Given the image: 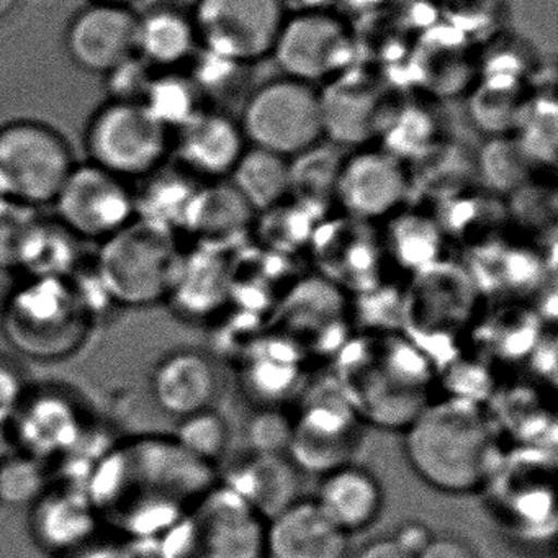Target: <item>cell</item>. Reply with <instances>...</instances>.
<instances>
[{"label":"cell","mask_w":558,"mask_h":558,"mask_svg":"<svg viewBox=\"0 0 558 558\" xmlns=\"http://www.w3.org/2000/svg\"><path fill=\"white\" fill-rule=\"evenodd\" d=\"M407 456L414 472L439 492L482 486L493 456V424L466 398L427 404L407 427Z\"/></svg>","instance_id":"obj_1"},{"label":"cell","mask_w":558,"mask_h":558,"mask_svg":"<svg viewBox=\"0 0 558 558\" xmlns=\"http://www.w3.org/2000/svg\"><path fill=\"white\" fill-rule=\"evenodd\" d=\"M339 390L359 416L410 426L427 407L429 371L426 357L393 336L359 339L348 349Z\"/></svg>","instance_id":"obj_2"},{"label":"cell","mask_w":558,"mask_h":558,"mask_svg":"<svg viewBox=\"0 0 558 558\" xmlns=\"http://www.w3.org/2000/svg\"><path fill=\"white\" fill-rule=\"evenodd\" d=\"M97 319L73 276L25 277L0 310L5 339L19 354L35 361H61L76 354Z\"/></svg>","instance_id":"obj_3"},{"label":"cell","mask_w":558,"mask_h":558,"mask_svg":"<svg viewBox=\"0 0 558 558\" xmlns=\"http://www.w3.org/2000/svg\"><path fill=\"white\" fill-rule=\"evenodd\" d=\"M182 263L175 233L135 218L100 243L94 272L113 306L149 308L168 302Z\"/></svg>","instance_id":"obj_4"},{"label":"cell","mask_w":558,"mask_h":558,"mask_svg":"<svg viewBox=\"0 0 558 558\" xmlns=\"http://www.w3.org/2000/svg\"><path fill=\"white\" fill-rule=\"evenodd\" d=\"M266 529L236 492L215 485L166 532L158 558H267Z\"/></svg>","instance_id":"obj_5"},{"label":"cell","mask_w":558,"mask_h":558,"mask_svg":"<svg viewBox=\"0 0 558 558\" xmlns=\"http://www.w3.org/2000/svg\"><path fill=\"white\" fill-rule=\"evenodd\" d=\"M68 140L37 120L0 126V197L41 210L53 207L76 166Z\"/></svg>","instance_id":"obj_6"},{"label":"cell","mask_w":558,"mask_h":558,"mask_svg":"<svg viewBox=\"0 0 558 558\" xmlns=\"http://www.w3.org/2000/svg\"><path fill=\"white\" fill-rule=\"evenodd\" d=\"M247 143L292 159L325 138L319 90L282 76L253 90L240 120Z\"/></svg>","instance_id":"obj_7"},{"label":"cell","mask_w":558,"mask_h":558,"mask_svg":"<svg viewBox=\"0 0 558 558\" xmlns=\"http://www.w3.org/2000/svg\"><path fill=\"white\" fill-rule=\"evenodd\" d=\"M89 162L123 181H143L165 166L172 135L142 104L109 102L97 109L84 135Z\"/></svg>","instance_id":"obj_8"},{"label":"cell","mask_w":558,"mask_h":558,"mask_svg":"<svg viewBox=\"0 0 558 558\" xmlns=\"http://www.w3.org/2000/svg\"><path fill=\"white\" fill-rule=\"evenodd\" d=\"M201 50L251 66L270 57L286 24V0H195L191 8Z\"/></svg>","instance_id":"obj_9"},{"label":"cell","mask_w":558,"mask_h":558,"mask_svg":"<svg viewBox=\"0 0 558 558\" xmlns=\"http://www.w3.org/2000/svg\"><path fill=\"white\" fill-rule=\"evenodd\" d=\"M53 207L54 218L77 240L96 243L109 240L136 218L130 182L93 162L74 166Z\"/></svg>","instance_id":"obj_10"},{"label":"cell","mask_w":558,"mask_h":558,"mask_svg":"<svg viewBox=\"0 0 558 558\" xmlns=\"http://www.w3.org/2000/svg\"><path fill=\"white\" fill-rule=\"evenodd\" d=\"M272 57L283 76L315 86L348 73L354 57V38L338 15L308 9L287 17Z\"/></svg>","instance_id":"obj_11"},{"label":"cell","mask_w":558,"mask_h":558,"mask_svg":"<svg viewBox=\"0 0 558 558\" xmlns=\"http://www.w3.org/2000/svg\"><path fill=\"white\" fill-rule=\"evenodd\" d=\"M357 416L341 390L313 393L302 416L293 421L289 449L295 462L318 473L351 463L361 442Z\"/></svg>","instance_id":"obj_12"},{"label":"cell","mask_w":558,"mask_h":558,"mask_svg":"<svg viewBox=\"0 0 558 558\" xmlns=\"http://www.w3.org/2000/svg\"><path fill=\"white\" fill-rule=\"evenodd\" d=\"M136 28L138 14L130 5L93 2L68 25L64 48L80 70L104 76L135 57Z\"/></svg>","instance_id":"obj_13"},{"label":"cell","mask_w":558,"mask_h":558,"mask_svg":"<svg viewBox=\"0 0 558 558\" xmlns=\"http://www.w3.org/2000/svg\"><path fill=\"white\" fill-rule=\"evenodd\" d=\"M250 148L240 120L204 109L172 133V151L182 171L205 182L227 181Z\"/></svg>","instance_id":"obj_14"},{"label":"cell","mask_w":558,"mask_h":558,"mask_svg":"<svg viewBox=\"0 0 558 558\" xmlns=\"http://www.w3.org/2000/svg\"><path fill=\"white\" fill-rule=\"evenodd\" d=\"M28 527L45 554L66 557L99 538L100 512L84 489L50 486L32 505Z\"/></svg>","instance_id":"obj_15"},{"label":"cell","mask_w":558,"mask_h":558,"mask_svg":"<svg viewBox=\"0 0 558 558\" xmlns=\"http://www.w3.org/2000/svg\"><path fill=\"white\" fill-rule=\"evenodd\" d=\"M408 178L400 161L384 151H361L344 159L336 182V197L349 214L375 220L400 207Z\"/></svg>","instance_id":"obj_16"},{"label":"cell","mask_w":558,"mask_h":558,"mask_svg":"<svg viewBox=\"0 0 558 558\" xmlns=\"http://www.w3.org/2000/svg\"><path fill=\"white\" fill-rule=\"evenodd\" d=\"M155 403L175 420L210 410L218 395L214 361L195 349H179L155 365L149 378Z\"/></svg>","instance_id":"obj_17"},{"label":"cell","mask_w":558,"mask_h":558,"mask_svg":"<svg viewBox=\"0 0 558 558\" xmlns=\"http://www.w3.org/2000/svg\"><path fill=\"white\" fill-rule=\"evenodd\" d=\"M348 538L315 499L299 498L267 521V558H344Z\"/></svg>","instance_id":"obj_18"},{"label":"cell","mask_w":558,"mask_h":558,"mask_svg":"<svg viewBox=\"0 0 558 558\" xmlns=\"http://www.w3.org/2000/svg\"><path fill=\"white\" fill-rule=\"evenodd\" d=\"M80 410L70 397L38 391L25 398L14 414L15 440L25 453L47 459L76 442L81 434Z\"/></svg>","instance_id":"obj_19"},{"label":"cell","mask_w":558,"mask_h":558,"mask_svg":"<svg viewBox=\"0 0 558 558\" xmlns=\"http://www.w3.org/2000/svg\"><path fill=\"white\" fill-rule=\"evenodd\" d=\"M313 499L329 521L348 535L367 529L384 506L378 480L367 469L352 462L323 473Z\"/></svg>","instance_id":"obj_20"},{"label":"cell","mask_w":558,"mask_h":558,"mask_svg":"<svg viewBox=\"0 0 558 558\" xmlns=\"http://www.w3.org/2000/svg\"><path fill=\"white\" fill-rule=\"evenodd\" d=\"M319 104L325 136L338 145H361L377 132L380 97L368 81L341 74L319 90Z\"/></svg>","instance_id":"obj_21"},{"label":"cell","mask_w":558,"mask_h":558,"mask_svg":"<svg viewBox=\"0 0 558 558\" xmlns=\"http://www.w3.org/2000/svg\"><path fill=\"white\" fill-rule=\"evenodd\" d=\"M225 485L236 492L266 521L299 499V472L280 453L254 452L238 460Z\"/></svg>","instance_id":"obj_22"},{"label":"cell","mask_w":558,"mask_h":558,"mask_svg":"<svg viewBox=\"0 0 558 558\" xmlns=\"http://www.w3.org/2000/svg\"><path fill=\"white\" fill-rule=\"evenodd\" d=\"M198 37L191 9L158 5L138 15L136 54L155 71H179L197 54Z\"/></svg>","instance_id":"obj_23"},{"label":"cell","mask_w":558,"mask_h":558,"mask_svg":"<svg viewBox=\"0 0 558 558\" xmlns=\"http://www.w3.org/2000/svg\"><path fill=\"white\" fill-rule=\"evenodd\" d=\"M253 211L228 179L208 182L195 191L184 228L205 241L227 240L246 227Z\"/></svg>","instance_id":"obj_24"},{"label":"cell","mask_w":558,"mask_h":558,"mask_svg":"<svg viewBox=\"0 0 558 558\" xmlns=\"http://www.w3.org/2000/svg\"><path fill=\"white\" fill-rule=\"evenodd\" d=\"M228 179L254 211H267L290 195V159L251 146Z\"/></svg>","instance_id":"obj_25"},{"label":"cell","mask_w":558,"mask_h":558,"mask_svg":"<svg viewBox=\"0 0 558 558\" xmlns=\"http://www.w3.org/2000/svg\"><path fill=\"white\" fill-rule=\"evenodd\" d=\"M192 175L182 171H169L162 166L135 192L136 218L155 227L175 233L184 228L189 205L198 185L192 184Z\"/></svg>","instance_id":"obj_26"},{"label":"cell","mask_w":558,"mask_h":558,"mask_svg":"<svg viewBox=\"0 0 558 558\" xmlns=\"http://www.w3.org/2000/svg\"><path fill=\"white\" fill-rule=\"evenodd\" d=\"M81 240L57 218L40 215L22 254L19 272L25 277H70L80 266Z\"/></svg>","instance_id":"obj_27"},{"label":"cell","mask_w":558,"mask_h":558,"mask_svg":"<svg viewBox=\"0 0 558 558\" xmlns=\"http://www.w3.org/2000/svg\"><path fill=\"white\" fill-rule=\"evenodd\" d=\"M204 99L187 73L156 71L142 106L172 135L205 109Z\"/></svg>","instance_id":"obj_28"},{"label":"cell","mask_w":558,"mask_h":558,"mask_svg":"<svg viewBox=\"0 0 558 558\" xmlns=\"http://www.w3.org/2000/svg\"><path fill=\"white\" fill-rule=\"evenodd\" d=\"M532 161L518 140H492L480 156V172L489 187L499 192L519 191L529 182Z\"/></svg>","instance_id":"obj_29"},{"label":"cell","mask_w":558,"mask_h":558,"mask_svg":"<svg viewBox=\"0 0 558 558\" xmlns=\"http://www.w3.org/2000/svg\"><path fill=\"white\" fill-rule=\"evenodd\" d=\"M44 460L31 453H11L0 460V505H34L47 489Z\"/></svg>","instance_id":"obj_30"},{"label":"cell","mask_w":558,"mask_h":558,"mask_svg":"<svg viewBox=\"0 0 558 558\" xmlns=\"http://www.w3.org/2000/svg\"><path fill=\"white\" fill-rule=\"evenodd\" d=\"M228 439L230 429L227 421L211 408L179 420L174 437L179 446L211 465L223 457Z\"/></svg>","instance_id":"obj_31"},{"label":"cell","mask_w":558,"mask_h":558,"mask_svg":"<svg viewBox=\"0 0 558 558\" xmlns=\"http://www.w3.org/2000/svg\"><path fill=\"white\" fill-rule=\"evenodd\" d=\"M41 210L0 197V270L19 272L25 244Z\"/></svg>","instance_id":"obj_32"},{"label":"cell","mask_w":558,"mask_h":558,"mask_svg":"<svg viewBox=\"0 0 558 558\" xmlns=\"http://www.w3.org/2000/svg\"><path fill=\"white\" fill-rule=\"evenodd\" d=\"M341 165L331 151L323 149L322 153L319 145L306 149L290 159V195L299 192L310 198L318 191L335 194Z\"/></svg>","instance_id":"obj_33"},{"label":"cell","mask_w":558,"mask_h":558,"mask_svg":"<svg viewBox=\"0 0 558 558\" xmlns=\"http://www.w3.org/2000/svg\"><path fill=\"white\" fill-rule=\"evenodd\" d=\"M156 71L138 54L104 74L107 96L112 102L142 104Z\"/></svg>","instance_id":"obj_34"},{"label":"cell","mask_w":558,"mask_h":558,"mask_svg":"<svg viewBox=\"0 0 558 558\" xmlns=\"http://www.w3.org/2000/svg\"><path fill=\"white\" fill-rule=\"evenodd\" d=\"M293 421L279 410H264L251 420L247 439L254 452L280 453L289 449Z\"/></svg>","instance_id":"obj_35"},{"label":"cell","mask_w":558,"mask_h":558,"mask_svg":"<svg viewBox=\"0 0 558 558\" xmlns=\"http://www.w3.org/2000/svg\"><path fill=\"white\" fill-rule=\"evenodd\" d=\"M28 393L31 385L22 365L14 357L0 354V416H14Z\"/></svg>","instance_id":"obj_36"},{"label":"cell","mask_w":558,"mask_h":558,"mask_svg":"<svg viewBox=\"0 0 558 558\" xmlns=\"http://www.w3.org/2000/svg\"><path fill=\"white\" fill-rule=\"evenodd\" d=\"M434 537L430 529L420 521L403 522L393 534V541L411 557L416 558L424 550L430 538Z\"/></svg>","instance_id":"obj_37"},{"label":"cell","mask_w":558,"mask_h":558,"mask_svg":"<svg viewBox=\"0 0 558 558\" xmlns=\"http://www.w3.org/2000/svg\"><path fill=\"white\" fill-rule=\"evenodd\" d=\"M416 558H476L475 551L462 538L452 535H434Z\"/></svg>","instance_id":"obj_38"},{"label":"cell","mask_w":558,"mask_h":558,"mask_svg":"<svg viewBox=\"0 0 558 558\" xmlns=\"http://www.w3.org/2000/svg\"><path fill=\"white\" fill-rule=\"evenodd\" d=\"M61 558H138V554L133 548L126 547L125 544H120V542L97 538L86 547Z\"/></svg>","instance_id":"obj_39"},{"label":"cell","mask_w":558,"mask_h":558,"mask_svg":"<svg viewBox=\"0 0 558 558\" xmlns=\"http://www.w3.org/2000/svg\"><path fill=\"white\" fill-rule=\"evenodd\" d=\"M357 558H413L391 537L377 538L362 548Z\"/></svg>","instance_id":"obj_40"},{"label":"cell","mask_w":558,"mask_h":558,"mask_svg":"<svg viewBox=\"0 0 558 558\" xmlns=\"http://www.w3.org/2000/svg\"><path fill=\"white\" fill-rule=\"evenodd\" d=\"M15 442L17 440H15L14 416H0V460L14 453L9 446H14Z\"/></svg>","instance_id":"obj_41"},{"label":"cell","mask_w":558,"mask_h":558,"mask_svg":"<svg viewBox=\"0 0 558 558\" xmlns=\"http://www.w3.org/2000/svg\"><path fill=\"white\" fill-rule=\"evenodd\" d=\"M21 0H0V21H4L5 17L14 12Z\"/></svg>","instance_id":"obj_42"},{"label":"cell","mask_w":558,"mask_h":558,"mask_svg":"<svg viewBox=\"0 0 558 558\" xmlns=\"http://www.w3.org/2000/svg\"><path fill=\"white\" fill-rule=\"evenodd\" d=\"M93 2H104V4L129 5L132 0H93Z\"/></svg>","instance_id":"obj_43"}]
</instances>
